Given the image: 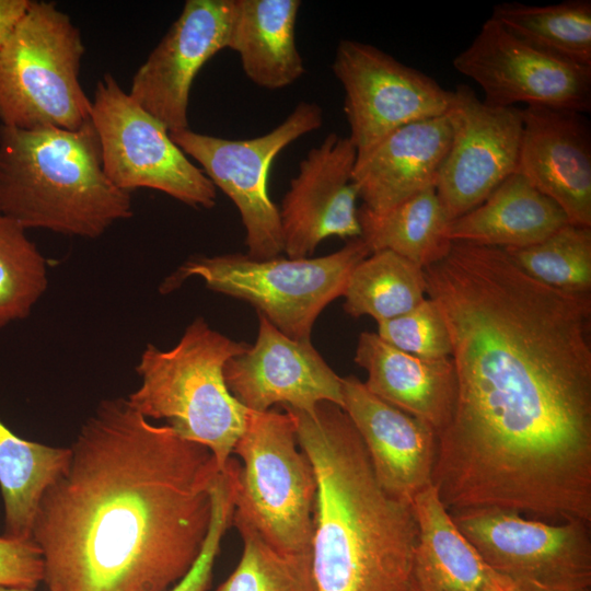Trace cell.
<instances>
[{"mask_svg": "<svg viewBox=\"0 0 591 591\" xmlns=\"http://www.w3.org/2000/svg\"><path fill=\"white\" fill-rule=\"evenodd\" d=\"M445 115L452 136L434 188L453 220L517 172L522 111L486 104L470 86L459 85Z\"/></svg>", "mask_w": 591, "mask_h": 591, "instance_id": "obj_14", "label": "cell"}, {"mask_svg": "<svg viewBox=\"0 0 591 591\" xmlns=\"http://www.w3.org/2000/svg\"><path fill=\"white\" fill-rule=\"evenodd\" d=\"M70 449L16 436L0 420V491L3 536L32 540V528L46 488L66 467Z\"/></svg>", "mask_w": 591, "mask_h": 591, "instance_id": "obj_26", "label": "cell"}, {"mask_svg": "<svg viewBox=\"0 0 591 591\" xmlns=\"http://www.w3.org/2000/svg\"><path fill=\"white\" fill-rule=\"evenodd\" d=\"M508 33L558 59L591 67V1L548 5L502 2L490 16Z\"/></svg>", "mask_w": 591, "mask_h": 591, "instance_id": "obj_27", "label": "cell"}, {"mask_svg": "<svg viewBox=\"0 0 591 591\" xmlns=\"http://www.w3.org/2000/svg\"><path fill=\"white\" fill-rule=\"evenodd\" d=\"M0 591H35V589H27V588H12V587H3V586H0Z\"/></svg>", "mask_w": 591, "mask_h": 591, "instance_id": "obj_37", "label": "cell"}, {"mask_svg": "<svg viewBox=\"0 0 591 591\" xmlns=\"http://www.w3.org/2000/svg\"><path fill=\"white\" fill-rule=\"evenodd\" d=\"M332 69L345 91L357 159L405 125L445 115L453 96L426 73L354 39L339 40Z\"/></svg>", "mask_w": 591, "mask_h": 591, "instance_id": "obj_12", "label": "cell"}, {"mask_svg": "<svg viewBox=\"0 0 591 591\" xmlns=\"http://www.w3.org/2000/svg\"><path fill=\"white\" fill-rule=\"evenodd\" d=\"M224 472L233 517L252 525L273 547L311 553L317 483L300 449L294 422L285 410H248L246 426Z\"/></svg>", "mask_w": 591, "mask_h": 591, "instance_id": "obj_6", "label": "cell"}, {"mask_svg": "<svg viewBox=\"0 0 591 591\" xmlns=\"http://www.w3.org/2000/svg\"><path fill=\"white\" fill-rule=\"evenodd\" d=\"M517 173L551 198L569 223L591 227V128L584 114L526 106Z\"/></svg>", "mask_w": 591, "mask_h": 591, "instance_id": "obj_19", "label": "cell"}, {"mask_svg": "<svg viewBox=\"0 0 591 591\" xmlns=\"http://www.w3.org/2000/svg\"><path fill=\"white\" fill-rule=\"evenodd\" d=\"M248 346L197 317L173 348L146 346L136 367L141 383L127 399L146 418L164 419L183 439L209 449L223 471L248 415L229 391L224 367Z\"/></svg>", "mask_w": 591, "mask_h": 591, "instance_id": "obj_5", "label": "cell"}, {"mask_svg": "<svg viewBox=\"0 0 591 591\" xmlns=\"http://www.w3.org/2000/svg\"><path fill=\"white\" fill-rule=\"evenodd\" d=\"M224 380L251 412L280 405L310 413L324 402L344 406L341 378L311 340L288 337L260 314L254 345L227 362Z\"/></svg>", "mask_w": 591, "mask_h": 591, "instance_id": "obj_16", "label": "cell"}, {"mask_svg": "<svg viewBox=\"0 0 591 591\" xmlns=\"http://www.w3.org/2000/svg\"><path fill=\"white\" fill-rule=\"evenodd\" d=\"M234 0H187L179 16L136 71L130 96L171 132L188 128L192 84L228 48Z\"/></svg>", "mask_w": 591, "mask_h": 591, "instance_id": "obj_15", "label": "cell"}, {"mask_svg": "<svg viewBox=\"0 0 591 591\" xmlns=\"http://www.w3.org/2000/svg\"><path fill=\"white\" fill-rule=\"evenodd\" d=\"M356 159L349 137L332 132L300 162L279 210L287 257L305 258L329 236H360Z\"/></svg>", "mask_w": 591, "mask_h": 591, "instance_id": "obj_17", "label": "cell"}, {"mask_svg": "<svg viewBox=\"0 0 591 591\" xmlns=\"http://www.w3.org/2000/svg\"><path fill=\"white\" fill-rule=\"evenodd\" d=\"M47 286L45 257L26 230L0 211V328L26 318Z\"/></svg>", "mask_w": 591, "mask_h": 591, "instance_id": "obj_31", "label": "cell"}, {"mask_svg": "<svg viewBox=\"0 0 591 591\" xmlns=\"http://www.w3.org/2000/svg\"><path fill=\"white\" fill-rule=\"evenodd\" d=\"M218 476L212 487L210 526L201 552L190 570L169 591H208L211 587L216 557L221 540L232 524L234 509L229 479L224 473Z\"/></svg>", "mask_w": 591, "mask_h": 591, "instance_id": "obj_33", "label": "cell"}, {"mask_svg": "<svg viewBox=\"0 0 591 591\" xmlns=\"http://www.w3.org/2000/svg\"><path fill=\"white\" fill-rule=\"evenodd\" d=\"M90 116L104 172L117 188L155 189L194 208L215 206V185L111 73L96 84Z\"/></svg>", "mask_w": 591, "mask_h": 591, "instance_id": "obj_9", "label": "cell"}, {"mask_svg": "<svg viewBox=\"0 0 591 591\" xmlns=\"http://www.w3.org/2000/svg\"><path fill=\"white\" fill-rule=\"evenodd\" d=\"M450 513L484 561L520 591H590L589 523H547L495 508Z\"/></svg>", "mask_w": 591, "mask_h": 591, "instance_id": "obj_10", "label": "cell"}, {"mask_svg": "<svg viewBox=\"0 0 591 591\" xmlns=\"http://www.w3.org/2000/svg\"><path fill=\"white\" fill-rule=\"evenodd\" d=\"M69 449L32 528L48 591H169L209 531L212 453L124 397L101 401Z\"/></svg>", "mask_w": 591, "mask_h": 591, "instance_id": "obj_2", "label": "cell"}, {"mask_svg": "<svg viewBox=\"0 0 591 591\" xmlns=\"http://www.w3.org/2000/svg\"><path fill=\"white\" fill-rule=\"evenodd\" d=\"M344 406L375 478L391 497L410 503L432 485L438 434L426 421L372 394L356 376L341 378Z\"/></svg>", "mask_w": 591, "mask_h": 591, "instance_id": "obj_18", "label": "cell"}, {"mask_svg": "<svg viewBox=\"0 0 591 591\" xmlns=\"http://www.w3.org/2000/svg\"><path fill=\"white\" fill-rule=\"evenodd\" d=\"M453 67L484 91V102L498 107L515 104L586 114L591 109V67L545 54L486 20L472 43L453 59Z\"/></svg>", "mask_w": 591, "mask_h": 591, "instance_id": "obj_13", "label": "cell"}, {"mask_svg": "<svg viewBox=\"0 0 591 591\" xmlns=\"http://www.w3.org/2000/svg\"><path fill=\"white\" fill-rule=\"evenodd\" d=\"M243 553L216 591H317L311 553H285L269 545L247 522L233 517Z\"/></svg>", "mask_w": 591, "mask_h": 591, "instance_id": "obj_30", "label": "cell"}, {"mask_svg": "<svg viewBox=\"0 0 591 591\" xmlns=\"http://www.w3.org/2000/svg\"><path fill=\"white\" fill-rule=\"evenodd\" d=\"M567 223L560 207L515 172L477 207L451 220L447 235L451 242L519 248L541 242Z\"/></svg>", "mask_w": 591, "mask_h": 591, "instance_id": "obj_22", "label": "cell"}, {"mask_svg": "<svg viewBox=\"0 0 591 591\" xmlns=\"http://www.w3.org/2000/svg\"><path fill=\"white\" fill-rule=\"evenodd\" d=\"M502 250L519 269L543 285L591 293V227L567 223L538 243Z\"/></svg>", "mask_w": 591, "mask_h": 591, "instance_id": "obj_29", "label": "cell"}, {"mask_svg": "<svg viewBox=\"0 0 591 591\" xmlns=\"http://www.w3.org/2000/svg\"><path fill=\"white\" fill-rule=\"evenodd\" d=\"M376 334L405 352L425 358L451 357V339L445 321L430 298L402 315L378 323Z\"/></svg>", "mask_w": 591, "mask_h": 591, "instance_id": "obj_32", "label": "cell"}, {"mask_svg": "<svg viewBox=\"0 0 591 591\" xmlns=\"http://www.w3.org/2000/svg\"><path fill=\"white\" fill-rule=\"evenodd\" d=\"M424 273L451 339L448 440L523 464L591 434V293L543 285L502 248L463 242Z\"/></svg>", "mask_w": 591, "mask_h": 591, "instance_id": "obj_1", "label": "cell"}, {"mask_svg": "<svg viewBox=\"0 0 591 591\" xmlns=\"http://www.w3.org/2000/svg\"><path fill=\"white\" fill-rule=\"evenodd\" d=\"M447 115L405 125L356 159L354 183L362 206L382 212L434 187L451 142Z\"/></svg>", "mask_w": 591, "mask_h": 591, "instance_id": "obj_20", "label": "cell"}, {"mask_svg": "<svg viewBox=\"0 0 591 591\" xmlns=\"http://www.w3.org/2000/svg\"><path fill=\"white\" fill-rule=\"evenodd\" d=\"M370 254L359 236L340 250L315 258L197 255L166 277L160 292L170 293L197 277L216 292L248 302L288 337L311 340L317 316L343 296L351 271Z\"/></svg>", "mask_w": 591, "mask_h": 591, "instance_id": "obj_7", "label": "cell"}, {"mask_svg": "<svg viewBox=\"0 0 591 591\" xmlns=\"http://www.w3.org/2000/svg\"><path fill=\"white\" fill-rule=\"evenodd\" d=\"M0 211L26 231L96 239L134 213L106 176L97 132L0 125Z\"/></svg>", "mask_w": 591, "mask_h": 591, "instance_id": "obj_4", "label": "cell"}, {"mask_svg": "<svg viewBox=\"0 0 591 591\" xmlns=\"http://www.w3.org/2000/svg\"><path fill=\"white\" fill-rule=\"evenodd\" d=\"M44 572L42 552L32 540L0 535V586L36 589Z\"/></svg>", "mask_w": 591, "mask_h": 591, "instance_id": "obj_34", "label": "cell"}, {"mask_svg": "<svg viewBox=\"0 0 591 591\" xmlns=\"http://www.w3.org/2000/svg\"><path fill=\"white\" fill-rule=\"evenodd\" d=\"M412 506L418 534L408 591H483L497 572L461 533L433 485Z\"/></svg>", "mask_w": 591, "mask_h": 591, "instance_id": "obj_23", "label": "cell"}, {"mask_svg": "<svg viewBox=\"0 0 591 591\" xmlns=\"http://www.w3.org/2000/svg\"><path fill=\"white\" fill-rule=\"evenodd\" d=\"M360 237L371 253L391 251L425 268L443 258L452 242L450 219L434 187L382 212L358 208Z\"/></svg>", "mask_w": 591, "mask_h": 591, "instance_id": "obj_25", "label": "cell"}, {"mask_svg": "<svg viewBox=\"0 0 591 591\" xmlns=\"http://www.w3.org/2000/svg\"><path fill=\"white\" fill-rule=\"evenodd\" d=\"M355 362L367 389L392 406L429 424L437 434L451 419L455 373L451 357L425 358L399 350L376 333L359 335Z\"/></svg>", "mask_w": 591, "mask_h": 591, "instance_id": "obj_21", "label": "cell"}, {"mask_svg": "<svg viewBox=\"0 0 591 591\" xmlns=\"http://www.w3.org/2000/svg\"><path fill=\"white\" fill-rule=\"evenodd\" d=\"M424 268L391 252L378 251L351 271L344 293V310L354 317L378 323L402 315L426 299Z\"/></svg>", "mask_w": 591, "mask_h": 591, "instance_id": "obj_28", "label": "cell"}, {"mask_svg": "<svg viewBox=\"0 0 591 591\" xmlns=\"http://www.w3.org/2000/svg\"><path fill=\"white\" fill-rule=\"evenodd\" d=\"M322 124L323 109L316 103L302 101L281 124L255 138L230 140L189 128L170 136L236 206L245 229L246 255L266 259L283 252L279 209L270 199L267 185L273 160Z\"/></svg>", "mask_w": 591, "mask_h": 591, "instance_id": "obj_11", "label": "cell"}, {"mask_svg": "<svg viewBox=\"0 0 591 591\" xmlns=\"http://www.w3.org/2000/svg\"><path fill=\"white\" fill-rule=\"evenodd\" d=\"M83 54L70 16L32 0L0 46V125L76 130L90 121L91 100L79 79Z\"/></svg>", "mask_w": 591, "mask_h": 591, "instance_id": "obj_8", "label": "cell"}, {"mask_svg": "<svg viewBox=\"0 0 591 591\" xmlns=\"http://www.w3.org/2000/svg\"><path fill=\"white\" fill-rule=\"evenodd\" d=\"M32 0H0V46L22 20Z\"/></svg>", "mask_w": 591, "mask_h": 591, "instance_id": "obj_35", "label": "cell"}, {"mask_svg": "<svg viewBox=\"0 0 591 591\" xmlns=\"http://www.w3.org/2000/svg\"><path fill=\"white\" fill-rule=\"evenodd\" d=\"M300 5L299 0H234L228 49L256 85L281 89L305 72L296 44Z\"/></svg>", "mask_w": 591, "mask_h": 591, "instance_id": "obj_24", "label": "cell"}, {"mask_svg": "<svg viewBox=\"0 0 591 591\" xmlns=\"http://www.w3.org/2000/svg\"><path fill=\"white\" fill-rule=\"evenodd\" d=\"M483 591H520L510 580L496 573L485 586Z\"/></svg>", "mask_w": 591, "mask_h": 591, "instance_id": "obj_36", "label": "cell"}, {"mask_svg": "<svg viewBox=\"0 0 591 591\" xmlns=\"http://www.w3.org/2000/svg\"><path fill=\"white\" fill-rule=\"evenodd\" d=\"M282 408L317 483L311 548L317 591H408L418 534L413 506L382 489L341 407Z\"/></svg>", "mask_w": 591, "mask_h": 591, "instance_id": "obj_3", "label": "cell"}]
</instances>
